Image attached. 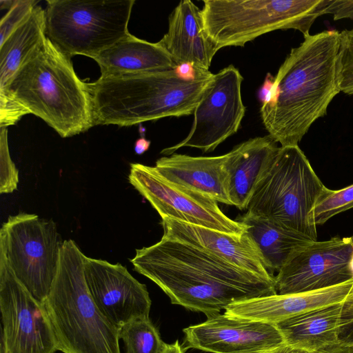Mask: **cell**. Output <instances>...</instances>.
Segmentation results:
<instances>
[{
  "label": "cell",
  "mask_w": 353,
  "mask_h": 353,
  "mask_svg": "<svg viewBox=\"0 0 353 353\" xmlns=\"http://www.w3.org/2000/svg\"><path fill=\"white\" fill-rule=\"evenodd\" d=\"M134 269L156 283L172 304L207 318L228 305L277 294L274 278L241 269L191 244L165 236L136 250Z\"/></svg>",
  "instance_id": "cell-1"
},
{
  "label": "cell",
  "mask_w": 353,
  "mask_h": 353,
  "mask_svg": "<svg viewBox=\"0 0 353 353\" xmlns=\"http://www.w3.org/2000/svg\"><path fill=\"white\" fill-rule=\"evenodd\" d=\"M303 37L281 65L260 108L269 135L282 147L298 145L341 92L339 32L325 30Z\"/></svg>",
  "instance_id": "cell-2"
},
{
  "label": "cell",
  "mask_w": 353,
  "mask_h": 353,
  "mask_svg": "<svg viewBox=\"0 0 353 353\" xmlns=\"http://www.w3.org/2000/svg\"><path fill=\"white\" fill-rule=\"evenodd\" d=\"M214 77L196 69L186 76L177 68L139 74L100 77L87 83L93 125L130 126L164 117L193 114Z\"/></svg>",
  "instance_id": "cell-3"
},
{
  "label": "cell",
  "mask_w": 353,
  "mask_h": 353,
  "mask_svg": "<svg viewBox=\"0 0 353 353\" xmlns=\"http://www.w3.org/2000/svg\"><path fill=\"white\" fill-rule=\"evenodd\" d=\"M0 90L43 119L63 138L94 126L87 83L77 75L71 58L48 37Z\"/></svg>",
  "instance_id": "cell-4"
},
{
  "label": "cell",
  "mask_w": 353,
  "mask_h": 353,
  "mask_svg": "<svg viewBox=\"0 0 353 353\" xmlns=\"http://www.w3.org/2000/svg\"><path fill=\"white\" fill-rule=\"evenodd\" d=\"M85 255L72 239L65 240L57 275L42 302L63 353H121L119 330L100 312L88 291Z\"/></svg>",
  "instance_id": "cell-5"
},
{
  "label": "cell",
  "mask_w": 353,
  "mask_h": 353,
  "mask_svg": "<svg viewBox=\"0 0 353 353\" xmlns=\"http://www.w3.org/2000/svg\"><path fill=\"white\" fill-rule=\"evenodd\" d=\"M325 188L299 145L281 146L245 214L317 241L314 209Z\"/></svg>",
  "instance_id": "cell-6"
},
{
  "label": "cell",
  "mask_w": 353,
  "mask_h": 353,
  "mask_svg": "<svg viewBox=\"0 0 353 353\" xmlns=\"http://www.w3.org/2000/svg\"><path fill=\"white\" fill-rule=\"evenodd\" d=\"M204 28L220 50L243 46L276 30L294 29L303 36L324 14L326 0H205Z\"/></svg>",
  "instance_id": "cell-7"
},
{
  "label": "cell",
  "mask_w": 353,
  "mask_h": 353,
  "mask_svg": "<svg viewBox=\"0 0 353 353\" xmlns=\"http://www.w3.org/2000/svg\"><path fill=\"white\" fill-rule=\"evenodd\" d=\"M46 36L64 54L95 58L130 32L134 0H48Z\"/></svg>",
  "instance_id": "cell-8"
},
{
  "label": "cell",
  "mask_w": 353,
  "mask_h": 353,
  "mask_svg": "<svg viewBox=\"0 0 353 353\" xmlns=\"http://www.w3.org/2000/svg\"><path fill=\"white\" fill-rule=\"evenodd\" d=\"M63 242L52 220L34 214L10 216L0 230V251L17 279L41 302L57 275Z\"/></svg>",
  "instance_id": "cell-9"
},
{
  "label": "cell",
  "mask_w": 353,
  "mask_h": 353,
  "mask_svg": "<svg viewBox=\"0 0 353 353\" xmlns=\"http://www.w3.org/2000/svg\"><path fill=\"white\" fill-rule=\"evenodd\" d=\"M1 353H54L53 330L42 302L17 279L0 251Z\"/></svg>",
  "instance_id": "cell-10"
},
{
  "label": "cell",
  "mask_w": 353,
  "mask_h": 353,
  "mask_svg": "<svg viewBox=\"0 0 353 353\" xmlns=\"http://www.w3.org/2000/svg\"><path fill=\"white\" fill-rule=\"evenodd\" d=\"M128 179L161 219H173L232 234H241L248 228L225 215L215 199L169 181L154 166L131 163Z\"/></svg>",
  "instance_id": "cell-11"
},
{
  "label": "cell",
  "mask_w": 353,
  "mask_h": 353,
  "mask_svg": "<svg viewBox=\"0 0 353 353\" xmlns=\"http://www.w3.org/2000/svg\"><path fill=\"white\" fill-rule=\"evenodd\" d=\"M243 80L239 70L232 65L214 74L194 111L193 123L188 136L160 153L170 156L183 147L210 152L235 134L246 109L241 97Z\"/></svg>",
  "instance_id": "cell-12"
},
{
  "label": "cell",
  "mask_w": 353,
  "mask_h": 353,
  "mask_svg": "<svg viewBox=\"0 0 353 353\" xmlns=\"http://www.w3.org/2000/svg\"><path fill=\"white\" fill-rule=\"evenodd\" d=\"M277 294L331 288L353 279V236L314 241L294 253L274 276Z\"/></svg>",
  "instance_id": "cell-13"
},
{
  "label": "cell",
  "mask_w": 353,
  "mask_h": 353,
  "mask_svg": "<svg viewBox=\"0 0 353 353\" xmlns=\"http://www.w3.org/2000/svg\"><path fill=\"white\" fill-rule=\"evenodd\" d=\"M84 274L97 307L117 328L135 319L149 318L152 302L145 285L121 263L85 256Z\"/></svg>",
  "instance_id": "cell-14"
},
{
  "label": "cell",
  "mask_w": 353,
  "mask_h": 353,
  "mask_svg": "<svg viewBox=\"0 0 353 353\" xmlns=\"http://www.w3.org/2000/svg\"><path fill=\"white\" fill-rule=\"evenodd\" d=\"M183 332L185 348L212 353H252L287 345L274 324L225 312L186 327Z\"/></svg>",
  "instance_id": "cell-15"
},
{
  "label": "cell",
  "mask_w": 353,
  "mask_h": 353,
  "mask_svg": "<svg viewBox=\"0 0 353 353\" xmlns=\"http://www.w3.org/2000/svg\"><path fill=\"white\" fill-rule=\"evenodd\" d=\"M285 344L311 353L353 347V296L275 324Z\"/></svg>",
  "instance_id": "cell-16"
},
{
  "label": "cell",
  "mask_w": 353,
  "mask_h": 353,
  "mask_svg": "<svg viewBox=\"0 0 353 353\" xmlns=\"http://www.w3.org/2000/svg\"><path fill=\"white\" fill-rule=\"evenodd\" d=\"M161 225L165 237L196 246L265 278H274L268 272L262 254L248 230L241 234H232L169 218L162 219Z\"/></svg>",
  "instance_id": "cell-17"
},
{
  "label": "cell",
  "mask_w": 353,
  "mask_h": 353,
  "mask_svg": "<svg viewBox=\"0 0 353 353\" xmlns=\"http://www.w3.org/2000/svg\"><path fill=\"white\" fill-rule=\"evenodd\" d=\"M353 296V279L331 288L298 294L261 296L231 304L225 313L256 321L276 324L334 304Z\"/></svg>",
  "instance_id": "cell-18"
},
{
  "label": "cell",
  "mask_w": 353,
  "mask_h": 353,
  "mask_svg": "<svg viewBox=\"0 0 353 353\" xmlns=\"http://www.w3.org/2000/svg\"><path fill=\"white\" fill-rule=\"evenodd\" d=\"M159 43L178 67L190 64L209 70L219 50L204 28L201 10L190 0L181 1L169 17L168 30Z\"/></svg>",
  "instance_id": "cell-19"
},
{
  "label": "cell",
  "mask_w": 353,
  "mask_h": 353,
  "mask_svg": "<svg viewBox=\"0 0 353 353\" xmlns=\"http://www.w3.org/2000/svg\"><path fill=\"white\" fill-rule=\"evenodd\" d=\"M270 136L250 139L228 152L227 189L232 205L247 210L257 186L270 170L280 147Z\"/></svg>",
  "instance_id": "cell-20"
},
{
  "label": "cell",
  "mask_w": 353,
  "mask_h": 353,
  "mask_svg": "<svg viewBox=\"0 0 353 353\" xmlns=\"http://www.w3.org/2000/svg\"><path fill=\"white\" fill-rule=\"evenodd\" d=\"M228 154L192 157L174 153L159 158L155 170L169 181L208 195L218 203L232 205L227 189Z\"/></svg>",
  "instance_id": "cell-21"
},
{
  "label": "cell",
  "mask_w": 353,
  "mask_h": 353,
  "mask_svg": "<svg viewBox=\"0 0 353 353\" xmlns=\"http://www.w3.org/2000/svg\"><path fill=\"white\" fill-rule=\"evenodd\" d=\"M93 59L98 63L103 77L139 74L177 68L159 41L148 42L130 33Z\"/></svg>",
  "instance_id": "cell-22"
},
{
  "label": "cell",
  "mask_w": 353,
  "mask_h": 353,
  "mask_svg": "<svg viewBox=\"0 0 353 353\" xmlns=\"http://www.w3.org/2000/svg\"><path fill=\"white\" fill-rule=\"evenodd\" d=\"M47 39L46 12L37 6L27 19L0 45V89Z\"/></svg>",
  "instance_id": "cell-23"
},
{
  "label": "cell",
  "mask_w": 353,
  "mask_h": 353,
  "mask_svg": "<svg viewBox=\"0 0 353 353\" xmlns=\"http://www.w3.org/2000/svg\"><path fill=\"white\" fill-rule=\"evenodd\" d=\"M239 221L246 224L270 274L279 271L297 251L312 241L307 236L245 213ZM274 276V275H273Z\"/></svg>",
  "instance_id": "cell-24"
},
{
  "label": "cell",
  "mask_w": 353,
  "mask_h": 353,
  "mask_svg": "<svg viewBox=\"0 0 353 353\" xmlns=\"http://www.w3.org/2000/svg\"><path fill=\"white\" fill-rule=\"evenodd\" d=\"M125 353H161L166 343L150 318L138 319L119 329Z\"/></svg>",
  "instance_id": "cell-25"
},
{
  "label": "cell",
  "mask_w": 353,
  "mask_h": 353,
  "mask_svg": "<svg viewBox=\"0 0 353 353\" xmlns=\"http://www.w3.org/2000/svg\"><path fill=\"white\" fill-rule=\"evenodd\" d=\"M353 208V184L341 190L325 188L314 209L316 225H322L334 216Z\"/></svg>",
  "instance_id": "cell-26"
},
{
  "label": "cell",
  "mask_w": 353,
  "mask_h": 353,
  "mask_svg": "<svg viewBox=\"0 0 353 353\" xmlns=\"http://www.w3.org/2000/svg\"><path fill=\"white\" fill-rule=\"evenodd\" d=\"M19 171L12 161L8 148V130H0V192L11 193L17 189Z\"/></svg>",
  "instance_id": "cell-27"
},
{
  "label": "cell",
  "mask_w": 353,
  "mask_h": 353,
  "mask_svg": "<svg viewBox=\"0 0 353 353\" xmlns=\"http://www.w3.org/2000/svg\"><path fill=\"white\" fill-rule=\"evenodd\" d=\"M39 1L15 0L12 7L0 21V45L30 15Z\"/></svg>",
  "instance_id": "cell-28"
},
{
  "label": "cell",
  "mask_w": 353,
  "mask_h": 353,
  "mask_svg": "<svg viewBox=\"0 0 353 353\" xmlns=\"http://www.w3.org/2000/svg\"><path fill=\"white\" fill-rule=\"evenodd\" d=\"M30 111L19 101L0 90V127L6 128L15 124Z\"/></svg>",
  "instance_id": "cell-29"
},
{
  "label": "cell",
  "mask_w": 353,
  "mask_h": 353,
  "mask_svg": "<svg viewBox=\"0 0 353 353\" xmlns=\"http://www.w3.org/2000/svg\"><path fill=\"white\" fill-rule=\"evenodd\" d=\"M325 14H331L334 20H353V0H326Z\"/></svg>",
  "instance_id": "cell-30"
},
{
  "label": "cell",
  "mask_w": 353,
  "mask_h": 353,
  "mask_svg": "<svg viewBox=\"0 0 353 353\" xmlns=\"http://www.w3.org/2000/svg\"><path fill=\"white\" fill-rule=\"evenodd\" d=\"M252 353H311L299 349H296L288 345H284L280 347L263 350Z\"/></svg>",
  "instance_id": "cell-31"
},
{
  "label": "cell",
  "mask_w": 353,
  "mask_h": 353,
  "mask_svg": "<svg viewBox=\"0 0 353 353\" xmlns=\"http://www.w3.org/2000/svg\"><path fill=\"white\" fill-rule=\"evenodd\" d=\"M150 141L144 137L138 139L134 143V152L141 155L145 152L150 148Z\"/></svg>",
  "instance_id": "cell-32"
},
{
  "label": "cell",
  "mask_w": 353,
  "mask_h": 353,
  "mask_svg": "<svg viewBox=\"0 0 353 353\" xmlns=\"http://www.w3.org/2000/svg\"><path fill=\"white\" fill-rule=\"evenodd\" d=\"M184 348L180 345L178 340L174 343L167 344L161 353H184Z\"/></svg>",
  "instance_id": "cell-33"
},
{
  "label": "cell",
  "mask_w": 353,
  "mask_h": 353,
  "mask_svg": "<svg viewBox=\"0 0 353 353\" xmlns=\"http://www.w3.org/2000/svg\"><path fill=\"white\" fill-rule=\"evenodd\" d=\"M15 2V0H1L0 1V9H8V10L12 7Z\"/></svg>",
  "instance_id": "cell-34"
}]
</instances>
